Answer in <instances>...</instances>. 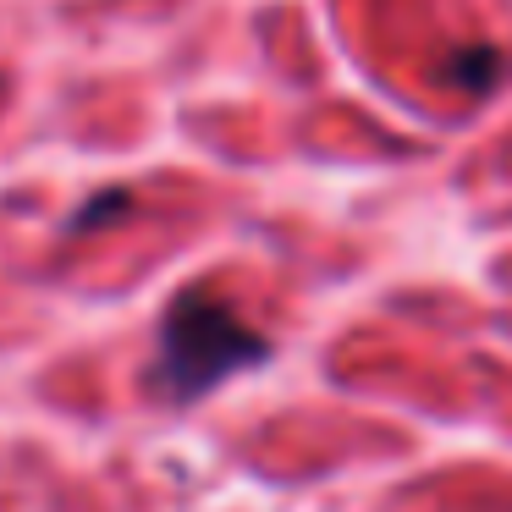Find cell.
Instances as JSON below:
<instances>
[{
  "label": "cell",
  "instance_id": "1",
  "mask_svg": "<svg viewBox=\"0 0 512 512\" xmlns=\"http://www.w3.org/2000/svg\"><path fill=\"white\" fill-rule=\"evenodd\" d=\"M265 353V336L248 331L226 303H215L210 292H182L160 325V358L149 386L177 402H193L210 386H221L226 375L259 364Z\"/></svg>",
  "mask_w": 512,
  "mask_h": 512
}]
</instances>
